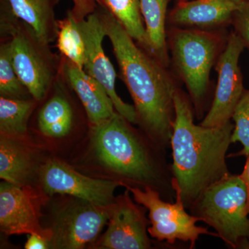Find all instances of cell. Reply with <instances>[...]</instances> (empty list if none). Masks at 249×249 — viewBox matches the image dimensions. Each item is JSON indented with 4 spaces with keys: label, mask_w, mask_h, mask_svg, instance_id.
<instances>
[{
    "label": "cell",
    "mask_w": 249,
    "mask_h": 249,
    "mask_svg": "<svg viewBox=\"0 0 249 249\" xmlns=\"http://www.w3.org/2000/svg\"><path fill=\"white\" fill-rule=\"evenodd\" d=\"M97 9L121 79L133 100L138 124L157 145L163 148L170 146L175 116L174 97L179 88L176 80L169 68L142 49L114 16L102 7Z\"/></svg>",
    "instance_id": "6da1fadb"
},
{
    "label": "cell",
    "mask_w": 249,
    "mask_h": 249,
    "mask_svg": "<svg viewBox=\"0 0 249 249\" xmlns=\"http://www.w3.org/2000/svg\"><path fill=\"white\" fill-rule=\"evenodd\" d=\"M174 104L170 139L173 186L179 191L185 207L189 209L206 188L231 174L226 159L234 124L229 121L217 127L196 124L191 98L179 88Z\"/></svg>",
    "instance_id": "7a4b0ae2"
},
{
    "label": "cell",
    "mask_w": 249,
    "mask_h": 249,
    "mask_svg": "<svg viewBox=\"0 0 249 249\" xmlns=\"http://www.w3.org/2000/svg\"><path fill=\"white\" fill-rule=\"evenodd\" d=\"M131 123L116 112L98 125L91 126L93 150L98 160L124 181L148 186L170 201L176 196L171 165L157 157Z\"/></svg>",
    "instance_id": "3957f363"
},
{
    "label": "cell",
    "mask_w": 249,
    "mask_h": 249,
    "mask_svg": "<svg viewBox=\"0 0 249 249\" xmlns=\"http://www.w3.org/2000/svg\"><path fill=\"white\" fill-rule=\"evenodd\" d=\"M222 29L170 26L167 30L173 75L186 85L199 119L206 110L211 70L215 66L229 38V35Z\"/></svg>",
    "instance_id": "277c9868"
},
{
    "label": "cell",
    "mask_w": 249,
    "mask_h": 249,
    "mask_svg": "<svg viewBox=\"0 0 249 249\" xmlns=\"http://www.w3.org/2000/svg\"><path fill=\"white\" fill-rule=\"evenodd\" d=\"M1 37L9 42L11 59L16 73L32 97L43 101L60 71L61 55L52 53L50 45L38 38L34 30L13 14L1 0Z\"/></svg>",
    "instance_id": "5b68a950"
},
{
    "label": "cell",
    "mask_w": 249,
    "mask_h": 249,
    "mask_svg": "<svg viewBox=\"0 0 249 249\" xmlns=\"http://www.w3.org/2000/svg\"><path fill=\"white\" fill-rule=\"evenodd\" d=\"M247 195L240 175L229 174L206 188L188 209L230 248L249 249Z\"/></svg>",
    "instance_id": "8992f818"
},
{
    "label": "cell",
    "mask_w": 249,
    "mask_h": 249,
    "mask_svg": "<svg viewBox=\"0 0 249 249\" xmlns=\"http://www.w3.org/2000/svg\"><path fill=\"white\" fill-rule=\"evenodd\" d=\"M132 193L134 201L149 211L150 227L149 235L160 242L175 243L177 240L190 242L191 249L195 248L199 236L208 235L219 237L217 232H210L207 228L199 227V217L188 214L183 204L181 193L177 188L175 203L162 199L160 193L150 187L142 189L139 187L125 186Z\"/></svg>",
    "instance_id": "52a82bcc"
},
{
    "label": "cell",
    "mask_w": 249,
    "mask_h": 249,
    "mask_svg": "<svg viewBox=\"0 0 249 249\" xmlns=\"http://www.w3.org/2000/svg\"><path fill=\"white\" fill-rule=\"evenodd\" d=\"M111 205L100 206L77 198L67 202L57 211L49 228L50 248L80 249L91 243L109 221Z\"/></svg>",
    "instance_id": "ba28073f"
},
{
    "label": "cell",
    "mask_w": 249,
    "mask_h": 249,
    "mask_svg": "<svg viewBox=\"0 0 249 249\" xmlns=\"http://www.w3.org/2000/svg\"><path fill=\"white\" fill-rule=\"evenodd\" d=\"M245 49L240 37L232 31L215 65L217 83L214 98L201 125L217 127L232 119L235 108L245 91L239 64Z\"/></svg>",
    "instance_id": "9c48e42d"
},
{
    "label": "cell",
    "mask_w": 249,
    "mask_h": 249,
    "mask_svg": "<svg viewBox=\"0 0 249 249\" xmlns=\"http://www.w3.org/2000/svg\"><path fill=\"white\" fill-rule=\"evenodd\" d=\"M78 25L83 34L85 45L83 70L106 89L119 114L131 124H138L134 106L124 103L116 93V73L103 49V42L106 33L98 9L78 22Z\"/></svg>",
    "instance_id": "30bf717a"
},
{
    "label": "cell",
    "mask_w": 249,
    "mask_h": 249,
    "mask_svg": "<svg viewBox=\"0 0 249 249\" xmlns=\"http://www.w3.org/2000/svg\"><path fill=\"white\" fill-rule=\"evenodd\" d=\"M42 188L47 194L67 195L100 206L114 202V191L121 181L89 178L57 160H49L40 172Z\"/></svg>",
    "instance_id": "8fae6325"
},
{
    "label": "cell",
    "mask_w": 249,
    "mask_h": 249,
    "mask_svg": "<svg viewBox=\"0 0 249 249\" xmlns=\"http://www.w3.org/2000/svg\"><path fill=\"white\" fill-rule=\"evenodd\" d=\"M128 189L116 198L111 205L108 228L100 239V248L146 249L151 248L148 237L150 224L145 215L144 206H139L129 196Z\"/></svg>",
    "instance_id": "7c38bea8"
},
{
    "label": "cell",
    "mask_w": 249,
    "mask_h": 249,
    "mask_svg": "<svg viewBox=\"0 0 249 249\" xmlns=\"http://www.w3.org/2000/svg\"><path fill=\"white\" fill-rule=\"evenodd\" d=\"M37 196L27 187L3 181L0 186V229L7 235L37 234L50 242L52 231L40 225Z\"/></svg>",
    "instance_id": "4fadbf2b"
},
{
    "label": "cell",
    "mask_w": 249,
    "mask_h": 249,
    "mask_svg": "<svg viewBox=\"0 0 249 249\" xmlns=\"http://www.w3.org/2000/svg\"><path fill=\"white\" fill-rule=\"evenodd\" d=\"M248 0H191L178 2L168 16L172 27L214 30L231 25L235 12Z\"/></svg>",
    "instance_id": "5bb4252c"
},
{
    "label": "cell",
    "mask_w": 249,
    "mask_h": 249,
    "mask_svg": "<svg viewBox=\"0 0 249 249\" xmlns=\"http://www.w3.org/2000/svg\"><path fill=\"white\" fill-rule=\"evenodd\" d=\"M60 72L79 98L91 126L102 124L117 112L102 85L62 55Z\"/></svg>",
    "instance_id": "9a60e30c"
},
{
    "label": "cell",
    "mask_w": 249,
    "mask_h": 249,
    "mask_svg": "<svg viewBox=\"0 0 249 249\" xmlns=\"http://www.w3.org/2000/svg\"><path fill=\"white\" fill-rule=\"evenodd\" d=\"M67 83L61 72L51 88L52 95L37 114V127L45 137L61 139L71 132L75 113L66 93Z\"/></svg>",
    "instance_id": "2e32d148"
},
{
    "label": "cell",
    "mask_w": 249,
    "mask_h": 249,
    "mask_svg": "<svg viewBox=\"0 0 249 249\" xmlns=\"http://www.w3.org/2000/svg\"><path fill=\"white\" fill-rule=\"evenodd\" d=\"M10 9L34 30L42 42L50 45L56 40L55 9L60 0H5Z\"/></svg>",
    "instance_id": "e0dca14e"
},
{
    "label": "cell",
    "mask_w": 249,
    "mask_h": 249,
    "mask_svg": "<svg viewBox=\"0 0 249 249\" xmlns=\"http://www.w3.org/2000/svg\"><path fill=\"white\" fill-rule=\"evenodd\" d=\"M20 139L0 137V178L16 186H27L34 170L32 154Z\"/></svg>",
    "instance_id": "ac0fdd59"
},
{
    "label": "cell",
    "mask_w": 249,
    "mask_h": 249,
    "mask_svg": "<svg viewBox=\"0 0 249 249\" xmlns=\"http://www.w3.org/2000/svg\"><path fill=\"white\" fill-rule=\"evenodd\" d=\"M169 0H140L150 53L162 65L169 68L170 58L167 40L168 4Z\"/></svg>",
    "instance_id": "d6986e66"
},
{
    "label": "cell",
    "mask_w": 249,
    "mask_h": 249,
    "mask_svg": "<svg viewBox=\"0 0 249 249\" xmlns=\"http://www.w3.org/2000/svg\"><path fill=\"white\" fill-rule=\"evenodd\" d=\"M121 23L127 34L142 49L151 55L144 25L140 0H95Z\"/></svg>",
    "instance_id": "ffe728a7"
},
{
    "label": "cell",
    "mask_w": 249,
    "mask_h": 249,
    "mask_svg": "<svg viewBox=\"0 0 249 249\" xmlns=\"http://www.w3.org/2000/svg\"><path fill=\"white\" fill-rule=\"evenodd\" d=\"M37 101L34 98L15 99L0 97V132L14 138H24L27 124Z\"/></svg>",
    "instance_id": "44dd1931"
},
{
    "label": "cell",
    "mask_w": 249,
    "mask_h": 249,
    "mask_svg": "<svg viewBox=\"0 0 249 249\" xmlns=\"http://www.w3.org/2000/svg\"><path fill=\"white\" fill-rule=\"evenodd\" d=\"M57 28L58 32L55 41L60 54L83 70L85 53L84 38L71 10L67 13L66 17L58 19Z\"/></svg>",
    "instance_id": "7402d4cb"
},
{
    "label": "cell",
    "mask_w": 249,
    "mask_h": 249,
    "mask_svg": "<svg viewBox=\"0 0 249 249\" xmlns=\"http://www.w3.org/2000/svg\"><path fill=\"white\" fill-rule=\"evenodd\" d=\"M0 95L15 99L33 98L16 73L11 59L9 40L4 37H1L0 44Z\"/></svg>",
    "instance_id": "603a6c76"
},
{
    "label": "cell",
    "mask_w": 249,
    "mask_h": 249,
    "mask_svg": "<svg viewBox=\"0 0 249 249\" xmlns=\"http://www.w3.org/2000/svg\"><path fill=\"white\" fill-rule=\"evenodd\" d=\"M232 119L234 121L232 143L240 142L243 148L237 153L228 155V157H247L249 155V89H245L237 103L232 114Z\"/></svg>",
    "instance_id": "cb8c5ba5"
},
{
    "label": "cell",
    "mask_w": 249,
    "mask_h": 249,
    "mask_svg": "<svg viewBox=\"0 0 249 249\" xmlns=\"http://www.w3.org/2000/svg\"><path fill=\"white\" fill-rule=\"evenodd\" d=\"M231 25L234 33L240 37L249 51V0L240 8L232 17Z\"/></svg>",
    "instance_id": "d4e9b609"
},
{
    "label": "cell",
    "mask_w": 249,
    "mask_h": 249,
    "mask_svg": "<svg viewBox=\"0 0 249 249\" xmlns=\"http://www.w3.org/2000/svg\"><path fill=\"white\" fill-rule=\"evenodd\" d=\"M72 1L73 6L71 11L78 22H81L97 9L95 0H72Z\"/></svg>",
    "instance_id": "484cf974"
},
{
    "label": "cell",
    "mask_w": 249,
    "mask_h": 249,
    "mask_svg": "<svg viewBox=\"0 0 249 249\" xmlns=\"http://www.w3.org/2000/svg\"><path fill=\"white\" fill-rule=\"evenodd\" d=\"M24 248L26 249H46L50 248L49 241L37 234H30Z\"/></svg>",
    "instance_id": "4316f807"
},
{
    "label": "cell",
    "mask_w": 249,
    "mask_h": 249,
    "mask_svg": "<svg viewBox=\"0 0 249 249\" xmlns=\"http://www.w3.org/2000/svg\"><path fill=\"white\" fill-rule=\"evenodd\" d=\"M240 176L244 183H245L246 190H247V210L249 215V155L247 157V160H246L243 171L241 173Z\"/></svg>",
    "instance_id": "83f0119b"
},
{
    "label": "cell",
    "mask_w": 249,
    "mask_h": 249,
    "mask_svg": "<svg viewBox=\"0 0 249 249\" xmlns=\"http://www.w3.org/2000/svg\"><path fill=\"white\" fill-rule=\"evenodd\" d=\"M177 1H178V2H182V1H191V0H177Z\"/></svg>",
    "instance_id": "f1b7e54d"
}]
</instances>
